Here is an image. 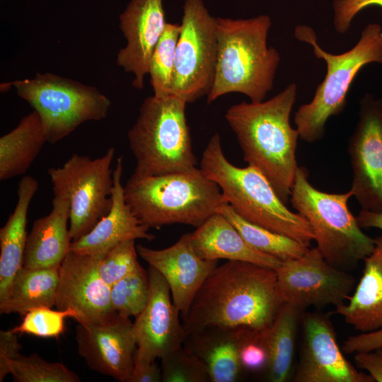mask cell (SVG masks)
Instances as JSON below:
<instances>
[{
	"label": "cell",
	"instance_id": "cell-1",
	"mask_svg": "<svg viewBox=\"0 0 382 382\" xmlns=\"http://www.w3.org/2000/svg\"><path fill=\"white\" fill-rule=\"evenodd\" d=\"M282 304L274 269L227 260L206 279L181 320L186 335L209 326L263 330Z\"/></svg>",
	"mask_w": 382,
	"mask_h": 382
},
{
	"label": "cell",
	"instance_id": "cell-2",
	"mask_svg": "<svg viewBox=\"0 0 382 382\" xmlns=\"http://www.w3.org/2000/svg\"><path fill=\"white\" fill-rule=\"evenodd\" d=\"M296 96V84L291 83L267 100L243 101L225 114L244 161L265 176L284 203L299 167L296 156L299 134L290 124Z\"/></svg>",
	"mask_w": 382,
	"mask_h": 382
},
{
	"label": "cell",
	"instance_id": "cell-3",
	"mask_svg": "<svg viewBox=\"0 0 382 382\" xmlns=\"http://www.w3.org/2000/svg\"><path fill=\"white\" fill-rule=\"evenodd\" d=\"M271 25L267 15L248 19L216 18L217 59L208 104L231 93L244 94L251 102L265 100L272 89L280 62L279 52L267 46Z\"/></svg>",
	"mask_w": 382,
	"mask_h": 382
},
{
	"label": "cell",
	"instance_id": "cell-4",
	"mask_svg": "<svg viewBox=\"0 0 382 382\" xmlns=\"http://www.w3.org/2000/svg\"><path fill=\"white\" fill-rule=\"evenodd\" d=\"M199 166L219 185L224 202L241 217L310 247L314 236L307 220L286 207L268 180L255 167H237L228 161L218 133L209 140Z\"/></svg>",
	"mask_w": 382,
	"mask_h": 382
},
{
	"label": "cell",
	"instance_id": "cell-5",
	"mask_svg": "<svg viewBox=\"0 0 382 382\" xmlns=\"http://www.w3.org/2000/svg\"><path fill=\"white\" fill-rule=\"evenodd\" d=\"M124 191L133 213L149 228L175 224L197 228L225 202L219 185L197 167L156 175L133 173Z\"/></svg>",
	"mask_w": 382,
	"mask_h": 382
},
{
	"label": "cell",
	"instance_id": "cell-6",
	"mask_svg": "<svg viewBox=\"0 0 382 382\" xmlns=\"http://www.w3.org/2000/svg\"><path fill=\"white\" fill-rule=\"evenodd\" d=\"M294 36L311 45L315 56L326 63V74L312 100L301 105L294 115L299 138L313 143L323 137L328 119L345 110L348 91L359 70L370 63L382 64V27L368 24L352 48L337 54L321 48L316 33L308 25L296 26Z\"/></svg>",
	"mask_w": 382,
	"mask_h": 382
},
{
	"label": "cell",
	"instance_id": "cell-7",
	"mask_svg": "<svg viewBox=\"0 0 382 382\" xmlns=\"http://www.w3.org/2000/svg\"><path fill=\"white\" fill-rule=\"evenodd\" d=\"M187 102L170 94L147 97L127 132L129 148L136 160L134 173L156 175L196 168L185 108Z\"/></svg>",
	"mask_w": 382,
	"mask_h": 382
},
{
	"label": "cell",
	"instance_id": "cell-8",
	"mask_svg": "<svg viewBox=\"0 0 382 382\" xmlns=\"http://www.w3.org/2000/svg\"><path fill=\"white\" fill-rule=\"evenodd\" d=\"M308 178L306 168L299 166L289 199L297 213L308 222L318 250L330 264L342 270L364 260L374 250L375 238L361 231L348 208L352 191L323 192Z\"/></svg>",
	"mask_w": 382,
	"mask_h": 382
},
{
	"label": "cell",
	"instance_id": "cell-9",
	"mask_svg": "<svg viewBox=\"0 0 382 382\" xmlns=\"http://www.w3.org/2000/svg\"><path fill=\"white\" fill-rule=\"evenodd\" d=\"M40 115L47 142L55 144L88 121L104 119L110 99L96 88L51 73L11 82Z\"/></svg>",
	"mask_w": 382,
	"mask_h": 382
},
{
	"label": "cell",
	"instance_id": "cell-10",
	"mask_svg": "<svg viewBox=\"0 0 382 382\" xmlns=\"http://www.w3.org/2000/svg\"><path fill=\"white\" fill-rule=\"evenodd\" d=\"M114 156L113 147L93 159L74 154L62 166L47 170L54 195L62 196L69 202V228L72 241L89 232L110 209Z\"/></svg>",
	"mask_w": 382,
	"mask_h": 382
},
{
	"label": "cell",
	"instance_id": "cell-11",
	"mask_svg": "<svg viewBox=\"0 0 382 382\" xmlns=\"http://www.w3.org/2000/svg\"><path fill=\"white\" fill-rule=\"evenodd\" d=\"M175 58L172 94L187 103L208 96L217 59L216 18L202 0H185Z\"/></svg>",
	"mask_w": 382,
	"mask_h": 382
},
{
	"label": "cell",
	"instance_id": "cell-12",
	"mask_svg": "<svg viewBox=\"0 0 382 382\" xmlns=\"http://www.w3.org/2000/svg\"><path fill=\"white\" fill-rule=\"evenodd\" d=\"M277 289L282 303L301 312L345 303L352 294L354 278L330 264L318 248H309L300 257L282 261L275 270Z\"/></svg>",
	"mask_w": 382,
	"mask_h": 382
},
{
	"label": "cell",
	"instance_id": "cell-13",
	"mask_svg": "<svg viewBox=\"0 0 382 382\" xmlns=\"http://www.w3.org/2000/svg\"><path fill=\"white\" fill-rule=\"evenodd\" d=\"M353 171L350 190L361 209L382 213V98L367 93L348 144Z\"/></svg>",
	"mask_w": 382,
	"mask_h": 382
},
{
	"label": "cell",
	"instance_id": "cell-14",
	"mask_svg": "<svg viewBox=\"0 0 382 382\" xmlns=\"http://www.w3.org/2000/svg\"><path fill=\"white\" fill-rule=\"evenodd\" d=\"M75 340L89 369L120 382L129 381L137 348L130 318L116 313L101 321L78 323Z\"/></svg>",
	"mask_w": 382,
	"mask_h": 382
},
{
	"label": "cell",
	"instance_id": "cell-15",
	"mask_svg": "<svg viewBox=\"0 0 382 382\" xmlns=\"http://www.w3.org/2000/svg\"><path fill=\"white\" fill-rule=\"evenodd\" d=\"M303 339L296 382H373L341 351L333 325L321 311L302 313Z\"/></svg>",
	"mask_w": 382,
	"mask_h": 382
},
{
	"label": "cell",
	"instance_id": "cell-16",
	"mask_svg": "<svg viewBox=\"0 0 382 382\" xmlns=\"http://www.w3.org/2000/svg\"><path fill=\"white\" fill-rule=\"evenodd\" d=\"M149 296L135 317L133 330L137 342L134 359L155 361L183 345L186 332L180 313L161 274L149 265Z\"/></svg>",
	"mask_w": 382,
	"mask_h": 382
},
{
	"label": "cell",
	"instance_id": "cell-17",
	"mask_svg": "<svg viewBox=\"0 0 382 382\" xmlns=\"http://www.w3.org/2000/svg\"><path fill=\"white\" fill-rule=\"evenodd\" d=\"M102 257L70 250L59 265L54 306L58 310H75L79 323L101 321L116 313L110 286L98 273Z\"/></svg>",
	"mask_w": 382,
	"mask_h": 382
},
{
	"label": "cell",
	"instance_id": "cell-18",
	"mask_svg": "<svg viewBox=\"0 0 382 382\" xmlns=\"http://www.w3.org/2000/svg\"><path fill=\"white\" fill-rule=\"evenodd\" d=\"M136 247L140 257L164 277L180 317L184 316L197 291L218 265V260L200 257L192 246L190 233L163 249H151L141 244Z\"/></svg>",
	"mask_w": 382,
	"mask_h": 382
},
{
	"label": "cell",
	"instance_id": "cell-19",
	"mask_svg": "<svg viewBox=\"0 0 382 382\" xmlns=\"http://www.w3.org/2000/svg\"><path fill=\"white\" fill-rule=\"evenodd\" d=\"M163 0H130L120 15L127 40L117 53L118 66L134 76L132 86L141 90L151 54L166 25Z\"/></svg>",
	"mask_w": 382,
	"mask_h": 382
},
{
	"label": "cell",
	"instance_id": "cell-20",
	"mask_svg": "<svg viewBox=\"0 0 382 382\" xmlns=\"http://www.w3.org/2000/svg\"><path fill=\"white\" fill-rule=\"evenodd\" d=\"M123 158L120 156L113 170L112 205L110 211L94 227L76 241H72L70 250L79 254L103 257L117 244L129 240L151 241L155 236L133 213L125 197L122 184Z\"/></svg>",
	"mask_w": 382,
	"mask_h": 382
},
{
	"label": "cell",
	"instance_id": "cell-21",
	"mask_svg": "<svg viewBox=\"0 0 382 382\" xmlns=\"http://www.w3.org/2000/svg\"><path fill=\"white\" fill-rule=\"evenodd\" d=\"M245 327L209 326L186 335L183 346L205 365L211 382H234L242 366L239 351Z\"/></svg>",
	"mask_w": 382,
	"mask_h": 382
},
{
	"label": "cell",
	"instance_id": "cell-22",
	"mask_svg": "<svg viewBox=\"0 0 382 382\" xmlns=\"http://www.w3.org/2000/svg\"><path fill=\"white\" fill-rule=\"evenodd\" d=\"M190 240L195 252L204 260L244 261L274 270L282 262L250 245L219 212L190 233Z\"/></svg>",
	"mask_w": 382,
	"mask_h": 382
},
{
	"label": "cell",
	"instance_id": "cell-23",
	"mask_svg": "<svg viewBox=\"0 0 382 382\" xmlns=\"http://www.w3.org/2000/svg\"><path fill=\"white\" fill-rule=\"evenodd\" d=\"M52 210L46 216L33 222L28 235L23 267L47 268L59 267L70 251V206L69 200L54 195Z\"/></svg>",
	"mask_w": 382,
	"mask_h": 382
},
{
	"label": "cell",
	"instance_id": "cell-24",
	"mask_svg": "<svg viewBox=\"0 0 382 382\" xmlns=\"http://www.w3.org/2000/svg\"><path fill=\"white\" fill-rule=\"evenodd\" d=\"M364 261L354 291L335 313L356 330L368 332L382 328V235L375 238L374 250Z\"/></svg>",
	"mask_w": 382,
	"mask_h": 382
},
{
	"label": "cell",
	"instance_id": "cell-25",
	"mask_svg": "<svg viewBox=\"0 0 382 382\" xmlns=\"http://www.w3.org/2000/svg\"><path fill=\"white\" fill-rule=\"evenodd\" d=\"M38 187L32 176L20 180L16 207L0 229V305L6 301L16 274L23 267L28 212Z\"/></svg>",
	"mask_w": 382,
	"mask_h": 382
},
{
	"label": "cell",
	"instance_id": "cell-26",
	"mask_svg": "<svg viewBox=\"0 0 382 382\" xmlns=\"http://www.w3.org/2000/svg\"><path fill=\"white\" fill-rule=\"evenodd\" d=\"M45 142L47 138L42 120L33 110L0 138V180L25 173Z\"/></svg>",
	"mask_w": 382,
	"mask_h": 382
},
{
	"label": "cell",
	"instance_id": "cell-27",
	"mask_svg": "<svg viewBox=\"0 0 382 382\" xmlns=\"http://www.w3.org/2000/svg\"><path fill=\"white\" fill-rule=\"evenodd\" d=\"M59 267H23L13 277L6 301L0 305L1 314L14 313L25 316L37 307L54 306Z\"/></svg>",
	"mask_w": 382,
	"mask_h": 382
},
{
	"label": "cell",
	"instance_id": "cell-28",
	"mask_svg": "<svg viewBox=\"0 0 382 382\" xmlns=\"http://www.w3.org/2000/svg\"><path fill=\"white\" fill-rule=\"evenodd\" d=\"M301 312L289 303H282L273 321L263 330L268 354V379L272 382L286 381L291 372L297 325Z\"/></svg>",
	"mask_w": 382,
	"mask_h": 382
},
{
	"label": "cell",
	"instance_id": "cell-29",
	"mask_svg": "<svg viewBox=\"0 0 382 382\" xmlns=\"http://www.w3.org/2000/svg\"><path fill=\"white\" fill-rule=\"evenodd\" d=\"M218 212L236 228L250 245L281 261L300 257L310 248L291 238L245 220L226 202L221 204Z\"/></svg>",
	"mask_w": 382,
	"mask_h": 382
},
{
	"label": "cell",
	"instance_id": "cell-30",
	"mask_svg": "<svg viewBox=\"0 0 382 382\" xmlns=\"http://www.w3.org/2000/svg\"><path fill=\"white\" fill-rule=\"evenodd\" d=\"M181 25L167 23L149 63L148 74L156 97L172 94L176 47Z\"/></svg>",
	"mask_w": 382,
	"mask_h": 382
},
{
	"label": "cell",
	"instance_id": "cell-31",
	"mask_svg": "<svg viewBox=\"0 0 382 382\" xmlns=\"http://www.w3.org/2000/svg\"><path fill=\"white\" fill-rule=\"evenodd\" d=\"M149 296L148 271L139 262L127 276L110 286L114 311L122 316H137L145 308Z\"/></svg>",
	"mask_w": 382,
	"mask_h": 382
},
{
	"label": "cell",
	"instance_id": "cell-32",
	"mask_svg": "<svg viewBox=\"0 0 382 382\" xmlns=\"http://www.w3.org/2000/svg\"><path fill=\"white\" fill-rule=\"evenodd\" d=\"M15 382H79L80 377L61 362H49L37 354H20L6 367Z\"/></svg>",
	"mask_w": 382,
	"mask_h": 382
},
{
	"label": "cell",
	"instance_id": "cell-33",
	"mask_svg": "<svg viewBox=\"0 0 382 382\" xmlns=\"http://www.w3.org/2000/svg\"><path fill=\"white\" fill-rule=\"evenodd\" d=\"M162 382H208L209 374L204 363L183 345L161 359Z\"/></svg>",
	"mask_w": 382,
	"mask_h": 382
},
{
	"label": "cell",
	"instance_id": "cell-34",
	"mask_svg": "<svg viewBox=\"0 0 382 382\" xmlns=\"http://www.w3.org/2000/svg\"><path fill=\"white\" fill-rule=\"evenodd\" d=\"M72 318L79 320L78 313L72 309L52 310L41 306L28 311L21 323L11 330L16 334H28L41 337H58L64 332V320Z\"/></svg>",
	"mask_w": 382,
	"mask_h": 382
},
{
	"label": "cell",
	"instance_id": "cell-35",
	"mask_svg": "<svg viewBox=\"0 0 382 382\" xmlns=\"http://www.w3.org/2000/svg\"><path fill=\"white\" fill-rule=\"evenodd\" d=\"M135 241H123L111 248L99 261L98 273L110 286L129 274L137 265Z\"/></svg>",
	"mask_w": 382,
	"mask_h": 382
},
{
	"label": "cell",
	"instance_id": "cell-36",
	"mask_svg": "<svg viewBox=\"0 0 382 382\" xmlns=\"http://www.w3.org/2000/svg\"><path fill=\"white\" fill-rule=\"evenodd\" d=\"M263 330L245 327L239 351L242 369L257 371L267 368L268 354Z\"/></svg>",
	"mask_w": 382,
	"mask_h": 382
},
{
	"label": "cell",
	"instance_id": "cell-37",
	"mask_svg": "<svg viewBox=\"0 0 382 382\" xmlns=\"http://www.w3.org/2000/svg\"><path fill=\"white\" fill-rule=\"evenodd\" d=\"M371 6L381 8L382 18V0H335L333 23L335 30L340 34L347 33L353 18L361 11Z\"/></svg>",
	"mask_w": 382,
	"mask_h": 382
},
{
	"label": "cell",
	"instance_id": "cell-38",
	"mask_svg": "<svg viewBox=\"0 0 382 382\" xmlns=\"http://www.w3.org/2000/svg\"><path fill=\"white\" fill-rule=\"evenodd\" d=\"M382 348V328L349 337L342 346L346 354L374 351Z\"/></svg>",
	"mask_w": 382,
	"mask_h": 382
},
{
	"label": "cell",
	"instance_id": "cell-39",
	"mask_svg": "<svg viewBox=\"0 0 382 382\" xmlns=\"http://www.w3.org/2000/svg\"><path fill=\"white\" fill-rule=\"evenodd\" d=\"M21 345L11 330L0 331V382L8 375V363L21 354Z\"/></svg>",
	"mask_w": 382,
	"mask_h": 382
},
{
	"label": "cell",
	"instance_id": "cell-40",
	"mask_svg": "<svg viewBox=\"0 0 382 382\" xmlns=\"http://www.w3.org/2000/svg\"><path fill=\"white\" fill-rule=\"evenodd\" d=\"M354 359L357 366L367 371L374 381L382 382V352H357Z\"/></svg>",
	"mask_w": 382,
	"mask_h": 382
},
{
	"label": "cell",
	"instance_id": "cell-41",
	"mask_svg": "<svg viewBox=\"0 0 382 382\" xmlns=\"http://www.w3.org/2000/svg\"><path fill=\"white\" fill-rule=\"evenodd\" d=\"M161 370L155 361L134 359V368L129 382H160Z\"/></svg>",
	"mask_w": 382,
	"mask_h": 382
},
{
	"label": "cell",
	"instance_id": "cell-42",
	"mask_svg": "<svg viewBox=\"0 0 382 382\" xmlns=\"http://www.w3.org/2000/svg\"><path fill=\"white\" fill-rule=\"evenodd\" d=\"M356 219L361 228H376L382 230V213L361 209Z\"/></svg>",
	"mask_w": 382,
	"mask_h": 382
},
{
	"label": "cell",
	"instance_id": "cell-43",
	"mask_svg": "<svg viewBox=\"0 0 382 382\" xmlns=\"http://www.w3.org/2000/svg\"><path fill=\"white\" fill-rule=\"evenodd\" d=\"M377 350H379V351L382 352V348H381V349H377Z\"/></svg>",
	"mask_w": 382,
	"mask_h": 382
}]
</instances>
